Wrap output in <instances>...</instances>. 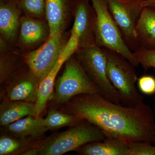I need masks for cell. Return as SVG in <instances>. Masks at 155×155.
I'll use <instances>...</instances> for the list:
<instances>
[{
    "label": "cell",
    "instance_id": "obj_1",
    "mask_svg": "<svg viewBox=\"0 0 155 155\" xmlns=\"http://www.w3.org/2000/svg\"><path fill=\"white\" fill-rule=\"evenodd\" d=\"M58 108L95 125L108 138L127 143L155 142L154 114L144 102L135 107H127L100 95L82 94Z\"/></svg>",
    "mask_w": 155,
    "mask_h": 155
},
{
    "label": "cell",
    "instance_id": "obj_2",
    "mask_svg": "<svg viewBox=\"0 0 155 155\" xmlns=\"http://www.w3.org/2000/svg\"><path fill=\"white\" fill-rule=\"evenodd\" d=\"M107 137L95 125L84 121L60 133L46 137L43 143L23 155H61L84 145L103 141Z\"/></svg>",
    "mask_w": 155,
    "mask_h": 155
},
{
    "label": "cell",
    "instance_id": "obj_3",
    "mask_svg": "<svg viewBox=\"0 0 155 155\" xmlns=\"http://www.w3.org/2000/svg\"><path fill=\"white\" fill-rule=\"evenodd\" d=\"M54 87L51 108H58L78 95L97 94L103 96L74 55L65 62L64 71L56 80Z\"/></svg>",
    "mask_w": 155,
    "mask_h": 155
},
{
    "label": "cell",
    "instance_id": "obj_4",
    "mask_svg": "<svg viewBox=\"0 0 155 155\" xmlns=\"http://www.w3.org/2000/svg\"><path fill=\"white\" fill-rule=\"evenodd\" d=\"M95 12V36L96 43L101 47L118 53L134 67L138 62L123 38L111 14L106 0H90Z\"/></svg>",
    "mask_w": 155,
    "mask_h": 155
},
{
    "label": "cell",
    "instance_id": "obj_5",
    "mask_svg": "<svg viewBox=\"0 0 155 155\" xmlns=\"http://www.w3.org/2000/svg\"><path fill=\"white\" fill-rule=\"evenodd\" d=\"M104 48L107 59L108 79L119 93L122 104L135 107L143 102V97L136 87L138 78L133 65L118 53Z\"/></svg>",
    "mask_w": 155,
    "mask_h": 155
},
{
    "label": "cell",
    "instance_id": "obj_6",
    "mask_svg": "<svg viewBox=\"0 0 155 155\" xmlns=\"http://www.w3.org/2000/svg\"><path fill=\"white\" fill-rule=\"evenodd\" d=\"M73 55L103 96L110 101L121 104L119 93L107 75V59L104 48L95 45L91 47L78 49Z\"/></svg>",
    "mask_w": 155,
    "mask_h": 155
},
{
    "label": "cell",
    "instance_id": "obj_7",
    "mask_svg": "<svg viewBox=\"0 0 155 155\" xmlns=\"http://www.w3.org/2000/svg\"><path fill=\"white\" fill-rule=\"evenodd\" d=\"M71 35V31L50 36L37 49L22 53L25 64L39 84L53 69Z\"/></svg>",
    "mask_w": 155,
    "mask_h": 155
},
{
    "label": "cell",
    "instance_id": "obj_8",
    "mask_svg": "<svg viewBox=\"0 0 155 155\" xmlns=\"http://www.w3.org/2000/svg\"><path fill=\"white\" fill-rule=\"evenodd\" d=\"M113 18L128 47L135 51L140 48L136 28L143 7L141 2L125 0H106Z\"/></svg>",
    "mask_w": 155,
    "mask_h": 155
},
{
    "label": "cell",
    "instance_id": "obj_9",
    "mask_svg": "<svg viewBox=\"0 0 155 155\" xmlns=\"http://www.w3.org/2000/svg\"><path fill=\"white\" fill-rule=\"evenodd\" d=\"M39 84L25 64L13 73L1 87V101H17L35 103Z\"/></svg>",
    "mask_w": 155,
    "mask_h": 155
},
{
    "label": "cell",
    "instance_id": "obj_10",
    "mask_svg": "<svg viewBox=\"0 0 155 155\" xmlns=\"http://www.w3.org/2000/svg\"><path fill=\"white\" fill-rule=\"evenodd\" d=\"M74 22L71 33L76 37L78 49L96 45L95 36L96 14L89 0H72Z\"/></svg>",
    "mask_w": 155,
    "mask_h": 155
},
{
    "label": "cell",
    "instance_id": "obj_11",
    "mask_svg": "<svg viewBox=\"0 0 155 155\" xmlns=\"http://www.w3.org/2000/svg\"><path fill=\"white\" fill-rule=\"evenodd\" d=\"M50 36L47 20L22 15L17 39V48L22 53L31 51L45 43Z\"/></svg>",
    "mask_w": 155,
    "mask_h": 155
},
{
    "label": "cell",
    "instance_id": "obj_12",
    "mask_svg": "<svg viewBox=\"0 0 155 155\" xmlns=\"http://www.w3.org/2000/svg\"><path fill=\"white\" fill-rule=\"evenodd\" d=\"M78 49L76 42L70 39L53 69L39 84L37 98L35 103L34 116L40 117L54 94L57 75L61 67Z\"/></svg>",
    "mask_w": 155,
    "mask_h": 155
},
{
    "label": "cell",
    "instance_id": "obj_13",
    "mask_svg": "<svg viewBox=\"0 0 155 155\" xmlns=\"http://www.w3.org/2000/svg\"><path fill=\"white\" fill-rule=\"evenodd\" d=\"M22 10L19 0H0V39L17 48Z\"/></svg>",
    "mask_w": 155,
    "mask_h": 155
},
{
    "label": "cell",
    "instance_id": "obj_14",
    "mask_svg": "<svg viewBox=\"0 0 155 155\" xmlns=\"http://www.w3.org/2000/svg\"><path fill=\"white\" fill-rule=\"evenodd\" d=\"M46 13L50 36L63 33L73 17L72 0H46Z\"/></svg>",
    "mask_w": 155,
    "mask_h": 155
},
{
    "label": "cell",
    "instance_id": "obj_15",
    "mask_svg": "<svg viewBox=\"0 0 155 155\" xmlns=\"http://www.w3.org/2000/svg\"><path fill=\"white\" fill-rule=\"evenodd\" d=\"M4 134L19 138H41L48 130L45 119L34 116H25L3 127Z\"/></svg>",
    "mask_w": 155,
    "mask_h": 155
},
{
    "label": "cell",
    "instance_id": "obj_16",
    "mask_svg": "<svg viewBox=\"0 0 155 155\" xmlns=\"http://www.w3.org/2000/svg\"><path fill=\"white\" fill-rule=\"evenodd\" d=\"M140 48L155 49V9L144 7L136 28Z\"/></svg>",
    "mask_w": 155,
    "mask_h": 155
},
{
    "label": "cell",
    "instance_id": "obj_17",
    "mask_svg": "<svg viewBox=\"0 0 155 155\" xmlns=\"http://www.w3.org/2000/svg\"><path fill=\"white\" fill-rule=\"evenodd\" d=\"M25 64L22 53L0 39L1 87L13 73Z\"/></svg>",
    "mask_w": 155,
    "mask_h": 155
},
{
    "label": "cell",
    "instance_id": "obj_18",
    "mask_svg": "<svg viewBox=\"0 0 155 155\" xmlns=\"http://www.w3.org/2000/svg\"><path fill=\"white\" fill-rule=\"evenodd\" d=\"M35 103L17 101H2L0 125L6 127L25 116H34Z\"/></svg>",
    "mask_w": 155,
    "mask_h": 155
},
{
    "label": "cell",
    "instance_id": "obj_19",
    "mask_svg": "<svg viewBox=\"0 0 155 155\" xmlns=\"http://www.w3.org/2000/svg\"><path fill=\"white\" fill-rule=\"evenodd\" d=\"M128 149L127 143L107 137L103 141L84 145L76 151L81 155H127Z\"/></svg>",
    "mask_w": 155,
    "mask_h": 155
},
{
    "label": "cell",
    "instance_id": "obj_20",
    "mask_svg": "<svg viewBox=\"0 0 155 155\" xmlns=\"http://www.w3.org/2000/svg\"><path fill=\"white\" fill-rule=\"evenodd\" d=\"M46 137L19 138L2 133L0 137V155H23L41 145Z\"/></svg>",
    "mask_w": 155,
    "mask_h": 155
},
{
    "label": "cell",
    "instance_id": "obj_21",
    "mask_svg": "<svg viewBox=\"0 0 155 155\" xmlns=\"http://www.w3.org/2000/svg\"><path fill=\"white\" fill-rule=\"evenodd\" d=\"M44 119L48 130H54L67 126L72 127L84 121L78 116L58 110L56 108H51Z\"/></svg>",
    "mask_w": 155,
    "mask_h": 155
},
{
    "label": "cell",
    "instance_id": "obj_22",
    "mask_svg": "<svg viewBox=\"0 0 155 155\" xmlns=\"http://www.w3.org/2000/svg\"><path fill=\"white\" fill-rule=\"evenodd\" d=\"M22 15L47 20L46 0H19Z\"/></svg>",
    "mask_w": 155,
    "mask_h": 155
},
{
    "label": "cell",
    "instance_id": "obj_23",
    "mask_svg": "<svg viewBox=\"0 0 155 155\" xmlns=\"http://www.w3.org/2000/svg\"><path fill=\"white\" fill-rule=\"evenodd\" d=\"M134 55L138 62L145 69H155V49L140 48L133 52Z\"/></svg>",
    "mask_w": 155,
    "mask_h": 155
},
{
    "label": "cell",
    "instance_id": "obj_24",
    "mask_svg": "<svg viewBox=\"0 0 155 155\" xmlns=\"http://www.w3.org/2000/svg\"><path fill=\"white\" fill-rule=\"evenodd\" d=\"M127 155H155V145L148 142H136L128 143Z\"/></svg>",
    "mask_w": 155,
    "mask_h": 155
},
{
    "label": "cell",
    "instance_id": "obj_25",
    "mask_svg": "<svg viewBox=\"0 0 155 155\" xmlns=\"http://www.w3.org/2000/svg\"><path fill=\"white\" fill-rule=\"evenodd\" d=\"M137 87L142 93L146 95L155 94V77L151 75H143L138 78Z\"/></svg>",
    "mask_w": 155,
    "mask_h": 155
},
{
    "label": "cell",
    "instance_id": "obj_26",
    "mask_svg": "<svg viewBox=\"0 0 155 155\" xmlns=\"http://www.w3.org/2000/svg\"><path fill=\"white\" fill-rule=\"evenodd\" d=\"M143 7H150L155 9V0H145L141 3Z\"/></svg>",
    "mask_w": 155,
    "mask_h": 155
},
{
    "label": "cell",
    "instance_id": "obj_27",
    "mask_svg": "<svg viewBox=\"0 0 155 155\" xmlns=\"http://www.w3.org/2000/svg\"><path fill=\"white\" fill-rule=\"evenodd\" d=\"M125 1H129L131 2H142L145 0H125Z\"/></svg>",
    "mask_w": 155,
    "mask_h": 155
},
{
    "label": "cell",
    "instance_id": "obj_28",
    "mask_svg": "<svg viewBox=\"0 0 155 155\" xmlns=\"http://www.w3.org/2000/svg\"></svg>",
    "mask_w": 155,
    "mask_h": 155
}]
</instances>
